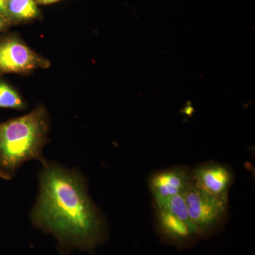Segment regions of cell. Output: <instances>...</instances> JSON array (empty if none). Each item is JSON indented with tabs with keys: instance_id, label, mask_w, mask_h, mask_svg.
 <instances>
[{
	"instance_id": "8992f818",
	"label": "cell",
	"mask_w": 255,
	"mask_h": 255,
	"mask_svg": "<svg viewBox=\"0 0 255 255\" xmlns=\"http://www.w3.org/2000/svg\"><path fill=\"white\" fill-rule=\"evenodd\" d=\"M191 185V170L185 166H174L159 171L149 179V187L153 199L184 195Z\"/></svg>"
},
{
	"instance_id": "277c9868",
	"label": "cell",
	"mask_w": 255,
	"mask_h": 255,
	"mask_svg": "<svg viewBox=\"0 0 255 255\" xmlns=\"http://www.w3.org/2000/svg\"><path fill=\"white\" fill-rule=\"evenodd\" d=\"M50 65L49 60L18 38L10 36L0 40V75L28 73L49 68Z\"/></svg>"
},
{
	"instance_id": "5b68a950",
	"label": "cell",
	"mask_w": 255,
	"mask_h": 255,
	"mask_svg": "<svg viewBox=\"0 0 255 255\" xmlns=\"http://www.w3.org/2000/svg\"><path fill=\"white\" fill-rule=\"evenodd\" d=\"M192 184L201 190L218 197L229 199V191L234 182L233 169L219 162H205L191 170Z\"/></svg>"
},
{
	"instance_id": "52a82bcc",
	"label": "cell",
	"mask_w": 255,
	"mask_h": 255,
	"mask_svg": "<svg viewBox=\"0 0 255 255\" xmlns=\"http://www.w3.org/2000/svg\"><path fill=\"white\" fill-rule=\"evenodd\" d=\"M155 217L157 232L171 244L185 247L201 238L196 228L168 211L155 209Z\"/></svg>"
},
{
	"instance_id": "9c48e42d",
	"label": "cell",
	"mask_w": 255,
	"mask_h": 255,
	"mask_svg": "<svg viewBox=\"0 0 255 255\" xmlns=\"http://www.w3.org/2000/svg\"><path fill=\"white\" fill-rule=\"evenodd\" d=\"M0 108L24 109V104L17 92L2 82H0Z\"/></svg>"
},
{
	"instance_id": "7c38bea8",
	"label": "cell",
	"mask_w": 255,
	"mask_h": 255,
	"mask_svg": "<svg viewBox=\"0 0 255 255\" xmlns=\"http://www.w3.org/2000/svg\"><path fill=\"white\" fill-rule=\"evenodd\" d=\"M36 3L41 4H53V3L57 2V1H60V0H35Z\"/></svg>"
},
{
	"instance_id": "3957f363",
	"label": "cell",
	"mask_w": 255,
	"mask_h": 255,
	"mask_svg": "<svg viewBox=\"0 0 255 255\" xmlns=\"http://www.w3.org/2000/svg\"><path fill=\"white\" fill-rule=\"evenodd\" d=\"M191 222L200 238L217 232L228 217V199L211 195L191 185L184 194Z\"/></svg>"
},
{
	"instance_id": "6da1fadb",
	"label": "cell",
	"mask_w": 255,
	"mask_h": 255,
	"mask_svg": "<svg viewBox=\"0 0 255 255\" xmlns=\"http://www.w3.org/2000/svg\"><path fill=\"white\" fill-rule=\"evenodd\" d=\"M39 175L40 192L31 214L36 228L53 234L63 251L91 252L103 242V218L75 171L46 162Z\"/></svg>"
},
{
	"instance_id": "7a4b0ae2",
	"label": "cell",
	"mask_w": 255,
	"mask_h": 255,
	"mask_svg": "<svg viewBox=\"0 0 255 255\" xmlns=\"http://www.w3.org/2000/svg\"><path fill=\"white\" fill-rule=\"evenodd\" d=\"M48 125L43 107L0 124V177L11 179L21 164L31 159L46 162L42 150L47 142Z\"/></svg>"
},
{
	"instance_id": "30bf717a",
	"label": "cell",
	"mask_w": 255,
	"mask_h": 255,
	"mask_svg": "<svg viewBox=\"0 0 255 255\" xmlns=\"http://www.w3.org/2000/svg\"><path fill=\"white\" fill-rule=\"evenodd\" d=\"M7 2L8 0H0V15L7 17Z\"/></svg>"
},
{
	"instance_id": "ba28073f",
	"label": "cell",
	"mask_w": 255,
	"mask_h": 255,
	"mask_svg": "<svg viewBox=\"0 0 255 255\" xmlns=\"http://www.w3.org/2000/svg\"><path fill=\"white\" fill-rule=\"evenodd\" d=\"M38 9L35 0H8V19L28 21L38 16Z\"/></svg>"
},
{
	"instance_id": "8fae6325",
	"label": "cell",
	"mask_w": 255,
	"mask_h": 255,
	"mask_svg": "<svg viewBox=\"0 0 255 255\" xmlns=\"http://www.w3.org/2000/svg\"><path fill=\"white\" fill-rule=\"evenodd\" d=\"M9 20L8 18H5L4 16L0 15V31L4 30L5 28L7 26Z\"/></svg>"
}]
</instances>
